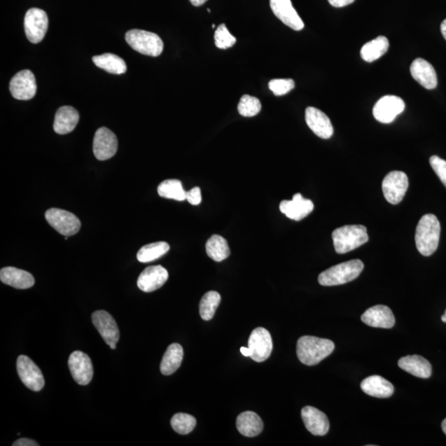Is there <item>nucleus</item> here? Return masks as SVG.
Segmentation results:
<instances>
[{
    "instance_id": "27",
    "label": "nucleus",
    "mask_w": 446,
    "mask_h": 446,
    "mask_svg": "<svg viewBox=\"0 0 446 446\" xmlns=\"http://www.w3.org/2000/svg\"><path fill=\"white\" fill-rule=\"evenodd\" d=\"M237 430L246 438H254L263 431V421L256 412H245L237 417Z\"/></svg>"
},
{
    "instance_id": "41",
    "label": "nucleus",
    "mask_w": 446,
    "mask_h": 446,
    "mask_svg": "<svg viewBox=\"0 0 446 446\" xmlns=\"http://www.w3.org/2000/svg\"><path fill=\"white\" fill-rule=\"evenodd\" d=\"M328 2L335 8H342L355 2V0H328Z\"/></svg>"
},
{
    "instance_id": "11",
    "label": "nucleus",
    "mask_w": 446,
    "mask_h": 446,
    "mask_svg": "<svg viewBox=\"0 0 446 446\" xmlns=\"http://www.w3.org/2000/svg\"><path fill=\"white\" fill-rule=\"evenodd\" d=\"M251 358L256 362H264L270 356L273 342L269 330L258 328L253 330L248 341Z\"/></svg>"
},
{
    "instance_id": "45",
    "label": "nucleus",
    "mask_w": 446,
    "mask_h": 446,
    "mask_svg": "<svg viewBox=\"0 0 446 446\" xmlns=\"http://www.w3.org/2000/svg\"><path fill=\"white\" fill-rule=\"evenodd\" d=\"M440 31H441V34H442L445 39L446 40V20H445L442 22V24H441Z\"/></svg>"
},
{
    "instance_id": "29",
    "label": "nucleus",
    "mask_w": 446,
    "mask_h": 446,
    "mask_svg": "<svg viewBox=\"0 0 446 446\" xmlns=\"http://www.w3.org/2000/svg\"><path fill=\"white\" fill-rule=\"evenodd\" d=\"M389 48L388 39L380 36L363 46L361 50V57L367 62H373L383 57L388 52Z\"/></svg>"
},
{
    "instance_id": "19",
    "label": "nucleus",
    "mask_w": 446,
    "mask_h": 446,
    "mask_svg": "<svg viewBox=\"0 0 446 446\" xmlns=\"http://www.w3.org/2000/svg\"><path fill=\"white\" fill-rule=\"evenodd\" d=\"M314 209V203L309 200L305 199L300 194L294 195L292 200H284L279 204V209L282 214L298 222L305 218Z\"/></svg>"
},
{
    "instance_id": "33",
    "label": "nucleus",
    "mask_w": 446,
    "mask_h": 446,
    "mask_svg": "<svg viewBox=\"0 0 446 446\" xmlns=\"http://www.w3.org/2000/svg\"><path fill=\"white\" fill-rule=\"evenodd\" d=\"M158 191V195L165 199L186 200V191L183 190L181 181L178 179H167L160 183Z\"/></svg>"
},
{
    "instance_id": "16",
    "label": "nucleus",
    "mask_w": 446,
    "mask_h": 446,
    "mask_svg": "<svg viewBox=\"0 0 446 446\" xmlns=\"http://www.w3.org/2000/svg\"><path fill=\"white\" fill-rule=\"evenodd\" d=\"M274 15L291 29L300 31L305 27L302 20L293 8L291 0H270Z\"/></svg>"
},
{
    "instance_id": "20",
    "label": "nucleus",
    "mask_w": 446,
    "mask_h": 446,
    "mask_svg": "<svg viewBox=\"0 0 446 446\" xmlns=\"http://www.w3.org/2000/svg\"><path fill=\"white\" fill-rule=\"evenodd\" d=\"M305 120L307 126L317 137L328 139L333 135V124L330 118L321 110L314 107L307 108Z\"/></svg>"
},
{
    "instance_id": "2",
    "label": "nucleus",
    "mask_w": 446,
    "mask_h": 446,
    "mask_svg": "<svg viewBox=\"0 0 446 446\" xmlns=\"http://www.w3.org/2000/svg\"><path fill=\"white\" fill-rule=\"evenodd\" d=\"M440 236V224L433 214L422 216L417 224L416 246L422 256H430L438 250Z\"/></svg>"
},
{
    "instance_id": "8",
    "label": "nucleus",
    "mask_w": 446,
    "mask_h": 446,
    "mask_svg": "<svg viewBox=\"0 0 446 446\" xmlns=\"http://www.w3.org/2000/svg\"><path fill=\"white\" fill-rule=\"evenodd\" d=\"M409 186L407 174L403 172H389L382 183V190L386 200L396 205L403 200Z\"/></svg>"
},
{
    "instance_id": "9",
    "label": "nucleus",
    "mask_w": 446,
    "mask_h": 446,
    "mask_svg": "<svg viewBox=\"0 0 446 446\" xmlns=\"http://www.w3.org/2000/svg\"><path fill=\"white\" fill-rule=\"evenodd\" d=\"M17 370L22 383L34 392H39L45 386V379L39 367L26 356H20L17 360Z\"/></svg>"
},
{
    "instance_id": "49",
    "label": "nucleus",
    "mask_w": 446,
    "mask_h": 446,
    "mask_svg": "<svg viewBox=\"0 0 446 446\" xmlns=\"http://www.w3.org/2000/svg\"><path fill=\"white\" fill-rule=\"evenodd\" d=\"M208 12H209V13H211V11H210V9H209V8L208 9Z\"/></svg>"
},
{
    "instance_id": "44",
    "label": "nucleus",
    "mask_w": 446,
    "mask_h": 446,
    "mask_svg": "<svg viewBox=\"0 0 446 446\" xmlns=\"http://www.w3.org/2000/svg\"><path fill=\"white\" fill-rule=\"evenodd\" d=\"M241 353L244 356L251 357V351L249 348L242 347Z\"/></svg>"
},
{
    "instance_id": "23",
    "label": "nucleus",
    "mask_w": 446,
    "mask_h": 446,
    "mask_svg": "<svg viewBox=\"0 0 446 446\" xmlns=\"http://www.w3.org/2000/svg\"><path fill=\"white\" fill-rule=\"evenodd\" d=\"M80 120V115L76 109L71 106L60 108L55 116L54 131L60 135H66L71 132Z\"/></svg>"
},
{
    "instance_id": "4",
    "label": "nucleus",
    "mask_w": 446,
    "mask_h": 446,
    "mask_svg": "<svg viewBox=\"0 0 446 446\" xmlns=\"http://www.w3.org/2000/svg\"><path fill=\"white\" fill-rule=\"evenodd\" d=\"M364 270L361 260H352L333 266L321 273L319 282L323 286H337L353 281Z\"/></svg>"
},
{
    "instance_id": "39",
    "label": "nucleus",
    "mask_w": 446,
    "mask_h": 446,
    "mask_svg": "<svg viewBox=\"0 0 446 446\" xmlns=\"http://www.w3.org/2000/svg\"><path fill=\"white\" fill-rule=\"evenodd\" d=\"M430 164L432 169L438 176L440 178V181L446 187V162L445 160L441 159L438 155H432L430 158Z\"/></svg>"
},
{
    "instance_id": "26",
    "label": "nucleus",
    "mask_w": 446,
    "mask_h": 446,
    "mask_svg": "<svg viewBox=\"0 0 446 446\" xmlns=\"http://www.w3.org/2000/svg\"><path fill=\"white\" fill-rule=\"evenodd\" d=\"M398 366L404 371L417 378L428 379L432 368L430 362L420 356H407L400 358Z\"/></svg>"
},
{
    "instance_id": "34",
    "label": "nucleus",
    "mask_w": 446,
    "mask_h": 446,
    "mask_svg": "<svg viewBox=\"0 0 446 446\" xmlns=\"http://www.w3.org/2000/svg\"><path fill=\"white\" fill-rule=\"evenodd\" d=\"M221 302V296L218 292L206 293L200 303V312L202 319L209 321L213 319Z\"/></svg>"
},
{
    "instance_id": "31",
    "label": "nucleus",
    "mask_w": 446,
    "mask_h": 446,
    "mask_svg": "<svg viewBox=\"0 0 446 446\" xmlns=\"http://www.w3.org/2000/svg\"><path fill=\"white\" fill-rule=\"evenodd\" d=\"M206 252L216 262L226 260L231 253L226 239L219 235H214L209 239L206 243Z\"/></svg>"
},
{
    "instance_id": "24",
    "label": "nucleus",
    "mask_w": 446,
    "mask_h": 446,
    "mask_svg": "<svg viewBox=\"0 0 446 446\" xmlns=\"http://www.w3.org/2000/svg\"><path fill=\"white\" fill-rule=\"evenodd\" d=\"M361 387L363 392L379 398H389L394 393L393 385L379 375L367 377L361 382Z\"/></svg>"
},
{
    "instance_id": "14",
    "label": "nucleus",
    "mask_w": 446,
    "mask_h": 446,
    "mask_svg": "<svg viewBox=\"0 0 446 446\" xmlns=\"http://www.w3.org/2000/svg\"><path fill=\"white\" fill-rule=\"evenodd\" d=\"M13 97L18 100H29L36 94V83L34 73L24 70L16 74L9 84Z\"/></svg>"
},
{
    "instance_id": "3",
    "label": "nucleus",
    "mask_w": 446,
    "mask_h": 446,
    "mask_svg": "<svg viewBox=\"0 0 446 446\" xmlns=\"http://www.w3.org/2000/svg\"><path fill=\"white\" fill-rule=\"evenodd\" d=\"M332 236L338 254H346L369 241L367 228L363 225H347L334 230Z\"/></svg>"
},
{
    "instance_id": "10",
    "label": "nucleus",
    "mask_w": 446,
    "mask_h": 446,
    "mask_svg": "<svg viewBox=\"0 0 446 446\" xmlns=\"http://www.w3.org/2000/svg\"><path fill=\"white\" fill-rule=\"evenodd\" d=\"M92 321L106 344L112 349H116L120 333L113 317L108 312L99 310L92 314Z\"/></svg>"
},
{
    "instance_id": "46",
    "label": "nucleus",
    "mask_w": 446,
    "mask_h": 446,
    "mask_svg": "<svg viewBox=\"0 0 446 446\" xmlns=\"http://www.w3.org/2000/svg\"><path fill=\"white\" fill-rule=\"evenodd\" d=\"M441 427H442V430L444 431V433L446 435V418L442 421V424H441Z\"/></svg>"
},
{
    "instance_id": "40",
    "label": "nucleus",
    "mask_w": 446,
    "mask_h": 446,
    "mask_svg": "<svg viewBox=\"0 0 446 446\" xmlns=\"http://www.w3.org/2000/svg\"><path fill=\"white\" fill-rule=\"evenodd\" d=\"M186 200L192 205H199L202 201L200 188L195 187L191 190L186 192Z\"/></svg>"
},
{
    "instance_id": "15",
    "label": "nucleus",
    "mask_w": 446,
    "mask_h": 446,
    "mask_svg": "<svg viewBox=\"0 0 446 446\" xmlns=\"http://www.w3.org/2000/svg\"><path fill=\"white\" fill-rule=\"evenodd\" d=\"M93 151L95 158L99 160L112 158L118 151L116 135L107 127H100L95 132Z\"/></svg>"
},
{
    "instance_id": "42",
    "label": "nucleus",
    "mask_w": 446,
    "mask_h": 446,
    "mask_svg": "<svg viewBox=\"0 0 446 446\" xmlns=\"http://www.w3.org/2000/svg\"><path fill=\"white\" fill-rule=\"evenodd\" d=\"M39 444L36 443L35 440L27 438H21L15 441L13 444V446H39Z\"/></svg>"
},
{
    "instance_id": "21",
    "label": "nucleus",
    "mask_w": 446,
    "mask_h": 446,
    "mask_svg": "<svg viewBox=\"0 0 446 446\" xmlns=\"http://www.w3.org/2000/svg\"><path fill=\"white\" fill-rule=\"evenodd\" d=\"M365 324L376 328H392L395 324V317L392 310L384 305H376L367 309L361 316Z\"/></svg>"
},
{
    "instance_id": "30",
    "label": "nucleus",
    "mask_w": 446,
    "mask_h": 446,
    "mask_svg": "<svg viewBox=\"0 0 446 446\" xmlns=\"http://www.w3.org/2000/svg\"><path fill=\"white\" fill-rule=\"evenodd\" d=\"M92 60L96 67L114 75H122L127 71L125 62L117 55L105 53L100 56H95Z\"/></svg>"
},
{
    "instance_id": "48",
    "label": "nucleus",
    "mask_w": 446,
    "mask_h": 446,
    "mask_svg": "<svg viewBox=\"0 0 446 446\" xmlns=\"http://www.w3.org/2000/svg\"><path fill=\"white\" fill-rule=\"evenodd\" d=\"M211 27H213V29H214V27H215V25H213V26H211Z\"/></svg>"
},
{
    "instance_id": "5",
    "label": "nucleus",
    "mask_w": 446,
    "mask_h": 446,
    "mask_svg": "<svg viewBox=\"0 0 446 446\" xmlns=\"http://www.w3.org/2000/svg\"><path fill=\"white\" fill-rule=\"evenodd\" d=\"M125 39L133 50L145 56L159 57L163 52V41L151 32L132 29L127 32Z\"/></svg>"
},
{
    "instance_id": "12",
    "label": "nucleus",
    "mask_w": 446,
    "mask_h": 446,
    "mask_svg": "<svg viewBox=\"0 0 446 446\" xmlns=\"http://www.w3.org/2000/svg\"><path fill=\"white\" fill-rule=\"evenodd\" d=\"M73 379L80 385H88L94 376V367L88 355L85 353L74 351L68 361Z\"/></svg>"
},
{
    "instance_id": "28",
    "label": "nucleus",
    "mask_w": 446,
    "mask_h": 446,
    "mask_svg": "<svg viewBox=\"0 0 446 446\" xmlns=\"http://www.w3.org/2000/svg\"><path fill=\"white\" fill-rule=\"evenodd\" d=\"M183 349L181 344L173 343L167 348L160 364V372L164 375H171L181 365Z\"/></svg>"
},
{
    "instance_id": "32",
    "label": "nucleus",
    "mask_w": 446,
    "mask_h": 446,
    "mask_svg": "<svg viewBox=\"0 0 446 446\" xmlns=\"http://www.w3.org/2000/svg\"><path fill=\"white\" fill-rule=\"evenodd\" d=\"M169 251V245L167 242H159L148 244L142 246L137 252V260L141 263H148L160 258Z\"/></svg>"
},
{
    "instance_id": "1",
    "label": "nucleus",
    "mask_w": 446,
    "mask_h": 446,
    "mask_svg": "<svg viewBox=\"0 0 446 446\" xmlns=\"http://www.w3.org/2000/svg\"><path fill=\"white\" fill-rule=\"evenodd\" d=\"M334 349L335 344L330 340L305 335L298 339L297 356L303 365L312 366L329 356Z\"/></svg>"
},
{
    "instance_id": "18",
    "label": "nucleus",
    "mask_w": 446,
    "mask_h": 446,
    "mask_svg": "<svg viewBox=\"0 0 446 446\" xmlns=\"http://www.w3.org/2000/svg\"><path fill=\"white\" fill-rule=\"evenodd\" d=\"M303 423L312 435L323 436L328 434L330 424L328 417L314 407L307 406L301 411Z\"/></svg>"
},
{
    "instance_id": "7",
    "label": "nucleus",
    "mask_w": 446,
    "mask_h": 446,
    "mask_svg": "<svg viewBox=\"0 0 446 446\" xmlns=\"http://www.w3.org/2000/svg\"><path fill=\"white\" fill-rule=\"evenodd\" d=\"M48 17L43 9L33 8L25 15V29L27 39L32 43H39L48 29Z\"/></svg>"
},
{
    "instance_id": "47",
    "label": "nucleus",
    "mask_w": 446,
    "mask_h": 446,
    "mask_svg": "<svg viewBox=\"0 0 446 446\" xmlns=\"http://www.w3.org/2000/svg\"><path fill=\"white\" fill-rule=\"evenodd\" d=\"M441 320H442V321H444V323H446V310H445V314L442 316H441Z\"/></svg>"
},
{
    "instance_id": "43",
    "label": "nucleus",
    "mask_w": 446,
    "mask_h": 446,
    "mask_svg": "<svg viewBox=\"0 0 446 446\" xmlns=\"http://www.w3.org/2000/svg\"><path fill=\"white\" fill-rule=\"evenodd\" d=\"M208 0H190V2L193 4V6L196 7H200L203 6Z\"/></svg>"
},
{
    "instance_id": "25",
    "label": "nucleus",
    "mask_w": 446,
    "mask_h": 446,
    "mask_svg": "<svg viewBox=\"0 0 446 446\" xmlns=\"http://www.w3.org/2000/svg\"><path fill=\"white\" fill-rule=\"evenodd\" d=\"M0 279L4 284L18 289H27L34 286L35 279L27 271L15 267H6L0 271Z\"/></svg>"
},
{
    "instance_id": "6",
    "label": "nucleus",
    "mask_w": 446,
    "mask_h": 446,
    "mask_svg": "<svg viewBox=\"0 0 446 446\" xmlns=\"http://www.w3.org/2000/svg\"><path fill=\"white\" fill-rule=\"evenodd\" d=\"M45 218L50 226L65 237L75 235L81 227V221L75 214L63 209H50L46 211Z\"/></svg>"
},
{
    "instance_id": "13",
    "label": "nucleus",
    "mask_w": 446,
    "mask_h": 446,
    "mask_svg": "<svg viewBox=\"0 0 446 446\" xmlns=\"http://www.w3.org/2000/svg\"><path fill=\"white\" fill-rule=\"evenodd\" d=\"M405 109V103L395 95H386L381 98L375 105L374 117L382 123H391L395 120Z\"/></svg>"
},
{
    "instance_id": "17",
    "label": "nucleus",
    "mask_w": 446,
    "mask_h": 446,
    "mask_svg": "<svg viewBox=\"0 0 446 446\" xmlns=\"http://www.w3.org/2000/svg\"><path fill=\"white\" fill-rule=\"evenodd\" d=\"M169 279V273L162 265L149 266L142 271L137 279L141 291L151 293L162 288Z\"/></svg>"
},
{
    "instance_id": "37",
    "label": "nucleus",
    "mask_w": 446,
    "mask_h": 446,
    "mask_svg": "<svg viewBox=\"0 0 446 446\" xmlns=\"http://www.w3.org/2000/svg\"><path fill=\"white\" fill-rule=\"evenodd\" d=\"M214 40L216 47L223 50L232 48L237 43L235 36L229 33L224 24L219 25L215 31Z\"/></svg>"
},
{
    "instance_id": "38",
    "label": "nucleus",
    "mask_w": 446,
    "mask_h": 446,
    "mask_svg": "<svg viewBox=\"0 0 446 446\" xmlns=\"http://www.w3.org/2000/svg\"><path fill=\"white\" fill-rule=\"evenodd\" d=\"M295 87V82L292 79H277L270 81L269 88L276 96L287 95Z\"/></svg>"
},
{
    "instance_id": "22",
    "label": "nucleus",
    "mask_w": 446,
    "mask_h": 446,
    "mask_svg": "<svg viewBox=\"0 0 446 446\" xmlns=\"http://www.w3.org/2000/svg\"><path fill=\"white\" fill-rule=\"evenodd\" d=\"M413 79L419 83L426 90H434L438 86V76L433 67L426 60H414L410 67Z\"/></svg>"
},
{
    "instance_id": "35",
    "label": "nucleus",
    "mask_w": 446,
    "mask_h": 446,
    "mask_svg": "<svg viewBox=\"0 0 446 446\" xmlns=\"http://www.w3.org/2000/svg\"><path fill=\"white\" fill-rule=\"evenodd\" d=\"M172 426L178 434H190L197 424L195 418L186 413H177L172 417Z\"/></svg>"
},
{
    "instance_id": "36",
    "label": "nucleus",
    "mask_w": 446,
    "mask_h": 446,
    "mask_svg": "<svg viewBox=\"0 0 446 446\" xmlns=\"http://www.w3.org/2000/svg\"><path fill=\"white\" fill-rule=\"evenodd\" d=\"M237 109L238 113L243 117H254L260 112V101L250 95H243L238 104Z\"/></svg>"
}]
</instances>
